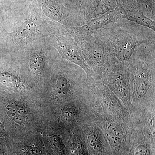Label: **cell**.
<instances>
[{
  "label": "cell",
  "instance_id": "16",
  "mask_svg": "<svg viewBox=\"0 0 155 155\" xmlns=\"http://www.w3.org/2000/svg\"><path fill=\"white\" fill-rule=\"evenodd\" d=\"M82 109L73 106H69L62 109L60 114L61 121L67 125H71L78 120L81 114L94 112L92 108L82 111Z\"/></svg>",
  "mask_w": 155,
  "mask_h": 155
},
{
  "label": "cell",
  "instance_id": "12",
  "mask_svg": "<svg viewBox=\"0 0 155 155\" xmlns=\"http://www.w3.org/2000/svg\"><path fill=\"white\" fill-rule=\"evenodd\" d=\"M120 11L117 9L110 11L99 17L91 20L83 25L76 27H68L69 31L75 41L85 37L92 35L96 31L106 25L122 19Z\"/></svg>",
  "mask_w": 155,
  "mask_h": 155
},
{
  "label": "cell",
  "instance_id": "10",
  "mask_svg": "<svg viewBox=\"0 0 155 155\" xmlns=\"http://www.w3.org/2000/svg\"><path fill=\"white\" fill-rule=\"evenodd\" d=\"M84 127L83 135L89 155H113L107 140L96 120L85 125Z\"/></svg>",
  "mask_w": 155,
  "mask_h": 155
},
{
  "label": "cell",
  "instance_id": "19",
  "mask_svg": "<svg viewBox=\"0 0 155 155\" xmlns=\"http://www.w3.org/2000/svg\"><path fill=\"white\" fill-rule=\"evenodd\" d=\"M26 153L28 155H44L42 151L35 146L28 147L26 149Z\"/></svg>",
  "mask_w": 155,
  "mask_h": 155
},
{
  "label": "cell",
  "instance_id": "2",
  "mask_svg": "<svg viewBox=\"0 0 155 155\" xmlns=\"http://www.w3.org/2000/svg\"><path fill=\"white\" fill-rule=\"evenodd\" d=\"M155 43L136 48L128 64L131 108L130 114L140 117L155 107Z\"/></svg>",
  "mask_w": 155,
  "mask_h": 155
},
{
  "label": "cell",
  "instance_id": "9",
  "mask_svg": "<svg viewBox=\"0 0 155 155\" xmlns=\"http://www.w3.org/2000/svg\"><path fill=\"white\" fill-rule=\"evenodd\" d=\"M32 2L50 21L67 27L78 26L75 18L60 0H33Z\"/></svg>",
  "mask_w": 155,
  "mask_h": 155
},
{
  "label": "cell",
  "instance_id": "14",
  "mask_svg": "<svg viewBox=\"0 0 155 155\" xmlns=\"http://www.w3.org/2000/svg\"><path fill=\"white\" fill-rule=\"evenodd\" d=\"M64 7L72 14L78 26L86 24L84 11L87 0H60Z\"/></svg>",
  "mask_w": 155,
  "mask_h": 155
},
{
  "label": "cell",
  "instance_id": "6",
  "mask_svg": "<svg viewBox=\"0 0 155 155\" xmlns=\"http://www.w3.org/2000/svg\"><path fill=\"white\" fill-rule=\"evenodd\" d=\"M53 22L51 31L47 37L50 44L63 59L82 68L86 72L87 78L93 77V72L86 64L80 48L68 27Z\"/></svg>",
  "mask_w": 155,
  "mask_h": 155
},
{
  "label": "cell",
  "instance_id": "18",
  "mask_svg": "<svg viewBox=\"0 0 155 155\" xmlns=\"http://www.w3.org/2000/svg\"><path fill=\"white\" fill-rule=\"evenodd\" d=\"M7 113L12 121L19 124H22L26 121V114L23 108L17 105L7 106Z\"/></svg>",
  "mask_w": 155,
  "mask_h": 155
},
{
  "label": "cell",
  "instance_id": "3",
  "mask_svg": "<svg viewBox=\"0 0 155 155\" xmlns=\"http://www.w3.org/2000/svg\"><path fill=\"white\" fill-rule=\"evenodd\" d=\"M26 6L22 18L5 36L6 45L14 53L34 41L48 37L52 28L53 22L49 23L33 2Z\"/></svg>",
  "mask_w": 155,
  "mask_h": 155
},
{
  "label": "cell",
  "instance_id": "17",
  "mask_svg": "<svg viewBox=\"0 0 155 155\" xmlns=\"http://www.w3.org/2000/svg\"><path fill=\"white\" fill-rule=\"evenodd\" d=\"M68 145L70 155H89L83 135L73 137Z\"/></svg>",
  "mask_w": 155,
  "mask_h": 155
},
{
  "label": "cell",
  "instance_id": "22",
  "mask_svg": "<svg viewBox=\"0 0 155 155\" xmlns=\"http://www.w3.org/2000/svg\"></svg>",
  "mask_w": 155,
  "mask_h": 155
},
{
  "label": "cell",
  "instance_id": "8",
  "mask_svg": "<svg viewBox=\"0 0 155 155\" xmlns=\"http://www.w3.org/2000/svg\"><path fill=\"white\" fill-rule=\"evenodd\" d=\"M76 42L86 64L93 72L92 78L99 79L111 66L104 48L93 34Z\"/></svg>",
  "mask_w": 155,
  "mask_h": 155
},
{
  "label": "cell",
  "instance_id": "13",
  "mask_svg": "<svg viewBox=\"0 0 155 155\" xmlns=\"http://www.w3.org/2000/svg\"><path fill=\"white\" fill-rule=\"evenodd\" d=\"M117 4L118 0H87L84 11L85 23L117 9Z\"/></svg>",
  "mask_w": 155,
  "mask_h": 155
},
{
  "label": "cell",
  "instance_id": "20",
  "mask_svg": "<svg viewBox=\"0 0 155 155\" xmlns=\"http://www.w3.org/2000/svg\"><path fill=\"white\" fill-rule=\"evenodd\" d=\"M5 133V130L4 129V127L3 126V124H2V122L0 121V133Z\"/></svg>",
  "mask_w": 155,
  "mask_h": 155
},
{
  "label": "cell",
  "instance_id": "21",
  "mask_svg": "<svg viewBox=\"0 0 155 155\" xmlns=\"http://www.w3.org/2000/svg\"><path fill=\"white\" fill-rule=\"evenodd\" d=\"M2 24H1V19H0V41H1V39H2Z\"/></svg>",
  "mask_w": 155,
  "mask_h": 155
},
{
  "label": "cell",
  "instance_id": "1",
  "mask_svg": "<svg viewBox=\"0 0 155 155\" xmlns=\"http://www.w3.org/2000/svg\"><path fill=\"white\" fill-rule=\"evenodd\" d=\"M93 35L104 48L110 65L127 64L137 47L155 42V31L124 18Z\"/></svg>",
  "mask_w": 155,
  "mask_h": 155
},
{
  "label": "cell",
  "instance_id": "4",
  "mask_svg": "<svg viewBox=\"0 0 155 155\" xmlns=\"http://www.w3.org/2000/svg\"><path fill=\"white\" fill-rule=\"evenodd\" d=\"M87 83L89 98L94 114L108 115L124 121L132 119L122 102L101 81L90 78Z\"/></svg>",
  "mask_w": 155,
  "mask_h": 155
},
{
  "label": "cell",
  "instance_id": "11",
  "mask_svg": "<svg viewBox=\"0 0 155 155\" xmlns=\"http://www.w3.org/2000/svg\"><path fill=\"white\" fill-rule=\"evenodd\" d=\"M127 155H155V137L139 122L131 133Z\"/></svg>",
  "mask_w": 155,
  "mask_h": 155
},
{
  "label": "cell",
  "instance_id": "7",
  "mask_svg": "<svg viewBox=\"0 0 155 155\" xmlns=\"http://www.w3.org/2000/svg\"><path fill=\"white\" fill-rule=\"evenodd\" d=\"M128 64L111 65L99 80L113 92L130 112L131 102Z\"/></svg>",
  "mask_w": 155,
  "mask_h": 155
},
{
  "label": "cell",
  "instance_id": "15",
  "mask_svg": "<svg viewBox=\"0 0 155 155\" xmlns=\"http://www.w3.org/2000/svg\"><path fill=\"white\" fill-rule=\"evenodd\" d=\"M0 83L21 91H26L29 89V84L24 79L10 71H0Z\"/></svg>",
  "mask_w": 155,
  "mask_h": 155
},
{
  "label": "cell",
  "instance_id": "5",
  "mask_svg": "<svg viewBox=\"0 0 155 155\" xmlns=\"http://www.w3.org/2000/svg\"><path fill=\"white\" fill-rule=\"evenodd\" d=\"M95 114L97 124L104 134L113 155H127L135 121L133 119L124 121L108 115Z\"/></svg>",
  "mask_w": 155,
  "mask_h": 155
}]
</instances>
